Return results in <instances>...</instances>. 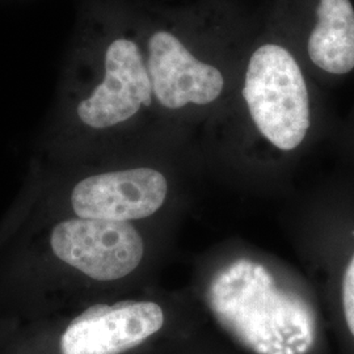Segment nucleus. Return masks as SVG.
I'll return each instance as SVG.
<instances>
[{
  "label": "nucleus",
  "mask_w": 354,
  "mask_h": 354,
  "mask_svg": "<svg viewBox=\"0 0 354 354\" xmlns=\"http://www.w3.org/2000/svg\"><path fill=\"white\" fill-rule=\"evenodd\" d=\"M155 109L180 114L228 99L263 12L235 0H134Z\"/></svg>",
  "instance_id": "nucleus-1"
},
{
  "label": "nucleus",
  "mask_w": 354,
  "mask_h": 354,
  "mask_svg": "<svg viewBox=\"0 0 354 354\" xmlns=\"http://www.w3.org/2000/svg\"><path fill=\"white\" fill-rule=\"evenodd\" d=\"M73 136H104L155 109L134 0H80L61 73Z\"/></svg>",
  "instance_id": "nucleus-2"
},
{
  "label": "nucleus",
  "mask_w": 354,
  "mask_h": 354,
  "mask_svg": "<svg viewBox=\"0 0 354 354\" xmlns=\"http://www.w3.org/2000/svg\"><path fill=\"white\" fill-rule=\"evenodd\" d=\"M317 91V80L283 32L268 10L263 11L228 97L238 99L261 140L279 151L292 152L304 146L314 129Z\"/></svg>",
  "instance_id": "nucleus-3"
},
{
  "label": "nucleus",
  "mask_w": 354,
  "mask_h": 354,
  "mask_svg": "<svg viewBox=\"0 0 354 354\" xmlns=\"http://www.w3.org/2000/svg\"><path fill=\"white\" fill-rule=\"evenodd\" d=\"M209 307L218 323L254 354H307L317 317L304 298L283 288L266 266L239 259L212 279Z\"/></svg>",
  "instance_id": "nucleus-4"
},
{
  "label": "nucleus",
  "mask_w": 354,
  "mask_h": 354,
  "mask_svg": "<svg viewBox=\"0 0 354 354\" xmlns=\"http://www.w3.org/2000/svg\"><path fill=\"white\" fill-rule=\"evenodd\" d=\"M266 10L317 84L354 75L353 0H273Z\"/></svg>",
  "instance_id": "nucleus-5"
},
{
  "label": "nucleus",
  "mask_w": 354,
  "mask_h": 354,
  "mask_svg": "<svg viewBox=\"0 0 354 354\" xmlns=\"http://www.w3.org/2000/svg\"><path fill=\"white\" fill-rule=\"evenodd\" d=\"M51 251L67 264L96 281H115L134 272L145 244L129 222L74 216L57 223L50 234Z\"/></svg>",
  "instance_id": "nucleus-6"
},
{
  "label": "nucleus",
  "mask_w": 354,
  "mask_h": 354,
  "mask_svg": "<svg viewBox=\"0 0 354 354\" xmlns=\"http://www.w3.org/2000/svg\"><path fill=\"white\" fill-rule=\"evenodd\" d=\"M167 192V178L152 167L114 169L77 181L71 207L79 218L130 222L155 214Z\"/></svg>",
  "instance_id": "nucleus-7"
},
{
  "label": "nucleus",
  "mask_w": 354,
  "mask_h": 354,
  "mask_svg": "<svg viewBox=\"0 0 354 354\" xmlns=\"http://www.w3.org/2000/svg\"><path fill=\"white\" fill-rule=\"evenodd\" d=\"M165 324L162 307L147 301L95 304L64 330L62 354H121L140 345Z\"/></svg>",
  "instance_id": "nucleus-8"
},
{
  "label": "nucleus",
  "mask_w": 354,
  "mask_h": 354,
  "mask_svg": "<svg viewBox=\"0 0 354 354\" xmlns=\"http://www.w3.org/2000/svg\"><path fill=\"white\" fill-rule=\"evenodd\" d=\"M354 235V228L352 230ZM340 299L344 322L354 339V252L346 260L340 282Z\"/></svg>",
  "instance_id": "nucleus-9"
},
{
  "label": "nucleus",
  "mask_w": 354,
  "mask_h": 354,
  "mask_svg": "<svg viewBox=\"0 0 354 354\" xmlns=\"http://www.w3.org/2000/svg\"><path fill=\"white\" fill-rule=\"evenodd\" d=\"M346 140L348 142L351 143V146H352V149L354 150V120L353 124H352V127L349 129V133H348V137H346Z\"/></svg>",
  "instance_id": "nucleus-10"
},
{
  "label": "nucleus",
  "mask_w": 354,
  "mask_h": 354,
  "mask_svg": "<svg viewBox=\"0 0 354 354\" xmlns=\"http://www.w3.org/2000/svg\"><path fill=\"white\" fill-rule=\"evenodd\" d=\"M8 1H11V0H8Z\"/></svg>",
  "instance_id": "nucleus-11"
}]
</instances>
